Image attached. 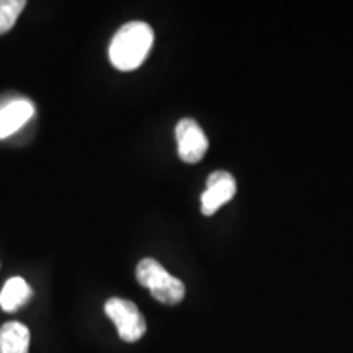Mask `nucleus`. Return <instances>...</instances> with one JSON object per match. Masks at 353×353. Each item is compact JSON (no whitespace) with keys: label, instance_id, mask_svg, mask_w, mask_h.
<instances>
[{"label":"nucleus","instance_id":"obj_1","mask_svg":"<svg viewBox=\"0 0 353 353\" xmlns=\"http://www.w3.org/2000/svg\"><path fill=\"white\" fill-rule=\"evenodd\" d=\"M154 43L152 28L144 21H130L123 25L112 39L108 56L118 70L138 69L148 57Z\"/></svg>","mask_w":353,"mask_h":353},{"label":"nucleus","instance_id":"obj_2","mask_svg":"<svg viewBox=\"0 0 353 353\" xmlns=\"http://www.w3.org/2000/svg\"><path fill=\"white\" fill-rule=\"evenodd\" d=\"M136 278L139 285L151 291L152 298L159 303L175 306L185 298V285L182 280L172 276L157 260L143 259L136 267Z\"/></svg>","mask_w":353,"mask_h":353},{"label":"nucleus","instance_id":"obj_3","mask_svg":"<svg viewBox=\"0 0 353 353\" xmlns=\"http://www.w3.org/2000/svg\"><path fill=\"white\" fill-rule=\"evenodd\" d=\"M105 312L117 325L125 342H138L145 334V319L134 303L123 298H112L105 303Z\"/></svg>","mask_w":353,"mask_h":353},{"label":"nucleus","instance_id":"obj_4","mask_svg":"<svg viewBox=\"0 0 353 353\" xmlns=\"http://www.w3.org/2000/svg\"><path fill=\"white\" fill-rule=\"evenodd\" d=\"M179 157L187 164H196L208 151V138L205 131L192 118H183L179 121L175 130Z\"/></svg>","mask_w":353,"mask_h":353},{"label":"nucleus","instance_id":"obj_5","mask_svg":"<svg viewBox=\"0 0 353 353\" xmlns=\"http://www.w3.org/2000/svg\"><path fill=\"white\" fill-rule=\"evenodd\" d=\"M234 176L226 170H216L206 180V190L201 195V213L211 216L221 206L232 200L237 192Z\"/></svg>","mask_w":353,"mask_h":353},{"label":"nucleus","instance_id":"obj_6","mask_svg":"<svg viewBox=\"0 0 353 353\" xmlns=\"http://www.w3.org/2000/svg\"><path fill=\"white\" fill-rule=\"evenodd\" d=\"M33 113L34 107L28 100H13L0 108V139L19 131Z\"/></svg>","mask_w":353,"mask_h":353},{"label":"nucleus","instance_id":"obj_7","mask_svg":"<svg viewBox=\"0 0 353 353\" xmlns=\"http://www.w3.org/2000/svg\"><path fill=\"white\" fill-rule=\"evenodd\" d=\"M30 330L21 322L12 321L0 327V353H28Z\"/></svg>","mask_w":353,"mask_h":353},{"label":"nucleus","instance_id":"obj_8","mask_svg":"<svg viewBox=\"0 0 353 353\" xmlns=\"http://www.w3.org/2000/svg\"><path fill=\"white\" fill-rule=\"evenodd\" d=\"M32 294L33 291L23 278H10L0 291V306L6 312H15L17 309L25 306L32 299Z\"/></svg>","mask_w":353,"mask_h":353},{"label":"nucleus","instance_id":"obj_9","mask_svg":"<svg viewBox=\"0 0 353 353\" xmlns=\"http://www.w3.org/2000/svg\"><path fill=\"white\" fill-rule=\"evenodd\" d=\"M25 7V0H0V34L10 32Z\"/></svg>","mask_w":353,"mask_h":353}]
</instances>
